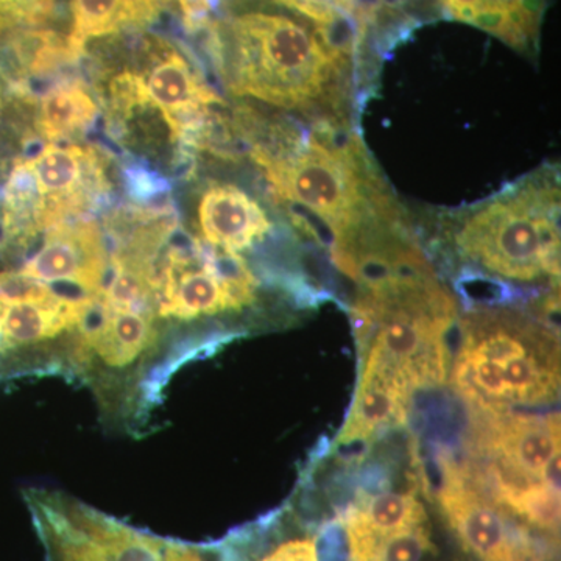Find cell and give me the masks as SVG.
<instances>
[{"label": "cell", "mask_w": 561, "mask_h": 561, "mask_svg": "<svg viewBox=\"0 0 561 561\" xmlns=\"http://www.w3.org/2000/svg\"><path fill=\"white\" fill-rule=\"evenodd\" d=\"M454 382L485 412L545 404L559 393V346L519 313H472L463 323Z\"/></svg>", "instance_id": "obj_2"}, {"label": "cell", "mask_w": 561, "mask_h": 561, "mask_svg": "<svg viewBox=\"0 0 561 561\" xmlns=\"http://www.w3.org/2000/svg\"><path fill=\"white\" fill-rule=\"evenodd\" d=\"M99 117V106L87 87L66 81L44 92L36 113V128L47 144L81 138Z\"/></svg>", "instance_id": "obj_17"}, {"label": "cell", "mask_w": 561, "mask_h": 561, "mask_svg": "<svg viewBox=\"0 0 561 561\" xmlns=\"http://www.w3.org/2000/svg\"><path fill=\"white\" fill-rule=\"evenodd\" d=\"M44 561H216L192 542L158 537L62 491L24 490Z\"/></svg>", "instance_id": "obj_8"}, {"label": "cell", "mask_w": 561, "mask_h": 561, "mask_svg": "<svg viewBox=\"0 0 561 561\" xmlns=\"http://www.w3.org/2000/svg\"><path fill=\"white\" fill-rule=\"evenodd\" d=\"M356 305V328L375 331L370 353L402 371L412 389L440 386L448 368L446 334L456 305L431 272L368 287Z\"/></svg>", "instance_id": "obj_5"}, {"label": "cell", "mask_w": 561, "mask_h": 561, "mask_svg": "<svg viewBox=\"0 0 561 561\" xmlns=\"http://www.w3.org/2000/svg\"><path fill=\"white\" fill-rule=\"evenodd\" d=\"M43 234L38 250L16 272L70 294L98 298L110 271L108 239L101 225L84 216Z\"/></svg>", "instance_id": "obj_11"}, {"label": "cell", "mask_w": 561, "mask_h": 561, "mask_svg": "<svg viewBox=\"0 0 561 561\" xmlns=\"http://www.w3.org/2000/svg\"><path fill=\"white\" fill-rule=\"evenodd\" d=\"M198 224L203 242L238 254L253 249L272 230L260 203L232 184H216L205 191L198 205Z\"/></svg>", "instance_id": "obj_14"}, {"label": "cell", "mask_w": 561, "mask_h": 561, "mask_svg": "<svg viewBox=\"0 0 561 561\" xmlns=\"http://www.w3.org/2000/svg\"><path fill=\"white\" fill-rule=\"evenodd\" d=\"M140 62H135L147 99L160 111L172 139H191L203 130L210 105L224 103L206 83L202 73L172 44L161 36H146L136 50Z\"/></svg>", "instance_id": "obj_10"}, {"label": "cell", "mask_w": 561, "mask_h": 561, "mask_svg": "<svg viewBox=\"0 0 561 561\" xmlns=\"http://www.w3.org/2000/svg\"><path fill=\"white\" fill-rule=\"evenodd\" d=\"M481 446L502 468H493L501 478L515 482L556 481L559 471V416L512 415L486 412Z\"/></svg>", "instance_id": "obj_12"}, {"label": "cell", "mask_w": 561, "mask_h": 561, "mask_svg": "<svg viewBox=\"0 0 561 561\" xmlns=\"http://www.w3.org/2000/svg\"><path fill=\"white\" fill-rule=\"evenodd\" d=\"M559 187L531 179L468 210L457 249L494 275L513 280L560 275Z\"/></svg>", "instance_id": "obj_4"}, {"label": "cell", "mask_w": 561, "mask_h": 561, "mask_svg": "<svg viewBox=\"0 0 561 561\" xmlns=\"http://www.w3.org/2000/svg\"><path fill=\"white\" fill-rule=\"evenodd\" d=\"M210 36L221 77L234 95L305 110L334 94L343 65L290 18L249 11L214 25Z\"/></svg>", "instance_id": "obj_1"}, {"label": "cell", "mask_w": 561, "mask_h": 561, "mask_svg": "<svg viewBox=\"0 0 561 561\" xmlns=\"http://www.w3.org/2000/svg\"><path fill=\"white\" fill-rule=\"evenodd\" d=\"M412 390L411 382L402 371L376 354L368 353L356 400L339 443L353 445L368 442L379 432L404 424Z\"/></svg>", "instance_id": "obj_13"}, {"label": "cell", "mask_w": 561, "mask_h": 561, "mask_svg": "<svg viewBox=\"0 0 561 561\" xmlns=\"http://www.w3.org/2000/svg\"><path fill=\"white\" fill-rule=\"evenodd\" d=\"M220 0H179L181 18L187 31H201L209 22L210 13Z\"/></svg>", "instance_id": "obj_22"}, {"label": "cell", "mask_w": 561, "mask_h": 561, "mask_svg": "<svg viewBox=\"0 0 561 561\" xmlns=\"http://www.w3.org/2000/svg\"><path fill=\"white\" fill-rule=\"evenodd\" d=\"M440 505L446 522L481 561H545L526 527L513 522L451 461H445Z\"/></svg>", "instance_id": "obj_9"}, {"label": "cell", "mask_w": 561, "mask_h": 561, "mask_svg": "<svg viewBox=\"0 0 561 561\" xmlns=\"http://www.w3.org/2000/svg\"><path fill=\"white\" fill-rule=\"evenodd\" d=\"M110 191L101 151L79 144H47L14 162L3 190L2 242L24 249L55 225L87 216Z\"/></svg>", "instance_id": "obj_7"}, {"label": "cell", "mask_w": 561, "mask_h": 561, "mask_svg": "<svg viewBox=\"0 0 561 561\" xmlns=\"http://www.w3.org/2000/svg\"><path fill=\"white\" fill-rule=\"evenodd\" d=\"M423 524H427L426 508L413 494H370L346 512V542L378 540Z\"/></svg>", "instance_id": "obj_16"}, {"label": "cell", "mask_w": 561, "mask_h": 561, "mask_svg": "<svg viewBox=\"0 0 561 561\" xmlns=\"http://www.w3.org/2000/svg\"><path fill=\"white\" fill-rule=\"evenodd\" d=\"M273 2L297 11L319 25L345 20L357 11V0H273Z\"/></svg>", "instance_id": "obj_20"}, {"label": "cell", "mask_w": 561, "mask_h": 561, "mask_svg": "<svg viewBox=\"0 0 561 561\" xmlns=\"http://www.w3.org/2000/svg\"><path fill=\"white\" fill-rule=\"evenodd\" d=\"M150 287L154 320L179 368L187 360L181 327L243 311L256 301L257 280L238 253L180 239L176 228L151 260Z\"/></svg>", "instance_id": "obj_6"}, {"label": "cell", "mask_w": 561, "mask_h": 561, "mask_svg": "<svg viewBox=\"0 0 561 561\" xmlns=\"http://www.w3.org/2000/svg\"><path fill=\"white\" fill-rule=\"evenodd\" d=\"M260 165L276 197L327 225L335 241L389 205L356 139L335 130L331 121L317 122L311 135Z\"/></svg>", "instance_id": "obj_3"}, {"label": "cell", "mask_w": 561, "mask_h": 561, "mask_svg": "<svg viewBox=\"0 0 561 561\" xmlns=\"http://www.w3.org/2000/svg\"><path fill=\"white\" fill-rule=\"evenodd\" d=\"M490 2L491 0H443V5L456 20L471 24L472 18Z\"/></svg>", "instance_id": "obj_23"}, {"label": "cell", "mask_w": 561, "mask_h": 561, "mask_svg": "<svg viewBox=\"0 0 561 561\" xmlns=\"http://www.w3.org/2000/svg\"><path fill=\"white\" fill-rule=\"evenodd\" d=\"M346 545L350 561H423L434 549L427 524L378 540Z\"/></svg>", "instance_id": "obj_19"}, {"label": "cell", "mask_w": 561, "mask_h": 561, "mask_svg": "<svg viewBox=\"0 0 561 561\" xmlns=\"http://www.w3.org/2000/svg\"><path fill=\"white\" fill-rule=\"evenodd\" d=\"M256 561H320L319 548L311 538H295L279 542Z\"/></svg>", "instance_id": "obj_21"}, {"label": "cell", "mask_w": 561, "mask_h": 561, "mask_svg": "<svg viewBox=\"0 0 561 561\" xmlns=\"http://www.w3.org/2000/svg\"><path fill=\"white\" fill-rule=\"evenodd\" d=\"M70 31L66 43L79 60L92 39L144 31L172 7V0H69Z\"/></svg>", "instance_id": "obj_15"}, {"label": "cell", "mask_w": 561, "mask_h": 561, "mask_svg": "<svg viewBox=\"0 0 561 561\" xmlns=\"http://www.w3.org/2000/svg\"><path fill=\"white\" fill-rule=\"evenodd\" d=\"M0 103H2V101H0Z\"/></svg>", "instance_id": "obj_24"}, {"label": "cell", "mask_w": 561, "mask_h": 561, "mask_svg": "<svg viewBox=\"0 0 561 561\" xmlns=\"http://www.w3.org/2000/svg\"><path fill=\"white\" fill-rule=\"evenodd\" d=\"M497 504L541 529H556L560 523V489L556 481L515 482L493 471Z\"/></svg>", "instance_id": "obj_18"}]
</instances>
